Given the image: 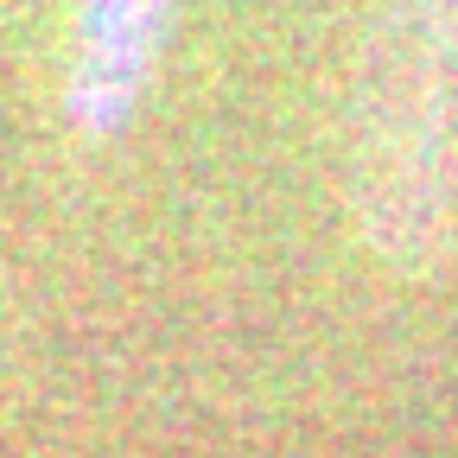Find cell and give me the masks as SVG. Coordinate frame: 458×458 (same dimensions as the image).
I'll use <instances>...</instances> for the list:
<instances>
[{"label": "cell", "mask_w": 458, "mask_h": 458, "mask_svg": "<svg viewBox=\"0 0 458 458\" xmlns=\"http://www.w3.org/2000/svg\"><path fill=\"white\" fill-rule=\"evenodd\" d=\"M179 0H77L64 51V122L77 140H114L147 102L172 45Z\"/></svg>", "instance_id": "2"}, {"label": "cell", "mask_w": 458, "mask_h": 458, "mask_svg": "<svg viewBox=\"0 0 458 458\" xmlns=\"http://www.w3.org/2000/svg\"><path fill=\"white\" fill-rule=\"evenodd\" d=\"M357 242L401 280L458 267V0H369L337 122Z\"/></svg>", "instance_id": "1"}]
</instances>
